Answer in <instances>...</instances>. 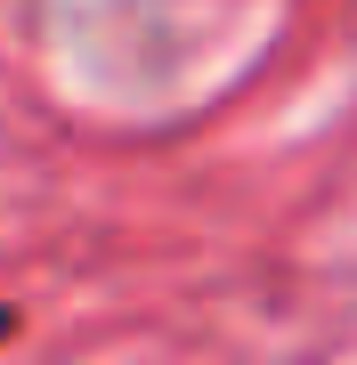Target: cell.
<instances>
[{
	"mask_svg": "<svg viewBox=\"0 0 357 365\" xmlns=\"http://www.w3.org/2000/svg\"><path fill=\"white\" fill-rule=\"evenodd\" d=\"M0 333H9V317H0Z\"/></svg>",
	"mask_w": 357,
	"mask_h": 365,
	"instance_id": "obj_1",
	"label": "cell"
}]
</instances>
